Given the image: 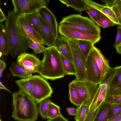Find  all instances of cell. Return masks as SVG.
<instances>
[{
    "mask_svg": "<svg viewBox=\"0 0 121 121\" xmlns=\"http://www.w3.org/2000/svg\"><path fill=\"white\" fill-rule=\"evenodd\" d=\"M114 73L108 88L116 87L121 86V65L114 68Z\"/></svg>",
    "mask_w": 121,
    "mask_h": 121,
    "instance_id": "obj_30",
    "label": "cell"
},
{
    "mask_svg": "<svg viewBox=\"0 0 121 121\" xmlns=\"http://www.w3.org/2000/svg\"><path fill=\"white\" fill-rule=\"evenodd\" d=\"M39 14L44 20L52 32L56 37L58 33V25L56 18L52 12L46 6L39 11Z\"/></svg>",
    "mask_w": 121,
    "mask_h": 121,
    "instance_id": "obj_14",
    "label": "cell"
},
{
    "mask_svg": "<svg viewBox=\"0 0 121 121\" xmlns=\"http://www.w3.org/2000/svg\"><path fill=\"white\" fill-rule=\"evenodd\" d=\"M112 104L109 112L108 120L112 119L121 114V104Z\"/></svg>",
    "mask_w": 121,
    "mask_h": 121,
    "instance_id": "obj_35",
    "label": "cell"
},
{
    "mask_svg": "<svg viewBox=\"0 0 121 121\" xmlns=\"http://www.w3.org/2000/svg\"><path fill=\"white\" fill-rule=\"evenodd\" d=\"M79 47L85 57L86 59L91 50L94 46V43L86 40H79Z\"/></svg>",
    "mask_w": 121,
    "mask_h": 121,
    "instance_id": "obj_25",
    "label": "cell"
},
{
    "mask_svg": "<svg viewBox=\"0 0 121 121\" xmlns=\"http://www.w3.org/2000/svg\"><path fill=\"white\" fill-rule=\"evenodd\" d=\"M121 43V26L117 28V32L116 40L113 47H116L118 46Z\"/></svg>",
    "mask_w": 121,
    "mask_h": 121,
    "instance_id": "obj_40",
    "label": "cell"
},
{
    "mask_svg": "<svg viewBox=\"0 0 121 121\" xmlns=\"http://www.w3.org/2000/svg\"><path fill=\"white\" fill-rule=\"evenodd\" d=\"M49 2L48 0H22L21 15L33 13L46 6Z\"/></svg>",
    "mask_w": 121,
    "mask_h": 121,
    "instance_id": "obj_13",
    "label": "cell"
},
{
    "mask_svg": "<svg viewBox=\"0 0 121 121\" xmlns=\"http://www.w3.org/2000/svg\"><path fill=\"white\" fill-rule=\"evenodd\" d=\"M17 24L23 36L27 35L34 41L43 44L42 38L24 15L16 16Z\"/></svg>",
    "mask_w": 121,
    "mask_h": 121,
    "instance_id": "obj_10",
    "label": "cell"
},
{
    "mask_svg": "<svg viewBox=\"0 0 121 121\" xmlns=\"http://www.w3.org/2000/svg\"><path fill=\"white\" fill-rule=\"evenodd\" d=\"M22 0H12V2L14 7L13 11L16 16L21 15L22 12Z\"/></svg>",
    "mask_w": 121,
    "mask_h": 121,
    "instance_id": "obj_37",
    "label": "cell"
},
{
    "mask_svg": "<svg viewBox=\"0 0 121 121\" xmlns=\"http://www.w3.org/2000/svg\"><path fill=\"white\" fill-rule=\"evenodd\" d=\"M38 73L43 78L52 81L66 75L60 54L54 47L46 48Z\"/></svg>",
    "mask_w": 121,
    "mask_h": 121,
    "instance_id": "obj_2",
    "label": "cell"
},
{
    "mask_svg": "<svg viewBox=\"0 0 121 121\" xmlns=\"http://www.w3.org/2000/svg\"><path fill=\"white\" fill-rule=\"evenodd\" d=\"M3 54L1 52H0V57H1V56H2V55Z\"/></svg>",
    "mask_w": 121,
    "mask_h": 121,
    "instance_id": "obj_48",
    "label": "cell"
},
{
    "mask_svg": "<svg viewBox=\"0 0 121 121\" xmlns=\"http://www.w3.org/2000/svg\"><path fill=\"white\" fill-rule=\"evenodd\" d=\"M52 121H69L62 114Z\"/></svg>",
    "mask_w": 121,
    "mask_h": 121,
    "instance_id": "obj_44",
    "label": "cell"
},
{
    "mask_svg": "<svg viewBox=\"0 0 121 121\" xmlns=\"http://www.w3.org/2000/svg\"><path fill=\"white\" fill-rule=\"evenodd\" d=\"M51 101L49 98H47L39 103L38 107L39 113L43 119H47V114L49 104Z\"/></svg>",
    "mask_w": 121,
    "mask_h": 121,
    "instance_id": "obj_32",
    "label": "cell"
},
{
    "mask_svg": "<svg viewBox=\"0 0 121 121\" xmlns=\"http://www.w3.org/2000/svg\"><path fill=\"white\" fill-rule=\"evenodd\" d=\"M59 1L67 7H71L80 12L86 10L85 3L83 0H60Z\"/></svg>",
    "mask_w": 121,
    "mask_h": 121,
    "instance_id": "obj_22",
    "label": "cell"
},
{
    "mask_svg": "<svg viewBox=\"0 0 121 121\" xmlns=\"http://www.w3.org/2000/svg\"><path fill=\"white\" fill-rule=\"evenodd\" d=\"M5 27L10 44L9 53L13 58L25 52L29 48L18 26L16 16L13 11H8Z\"/></svg>",
    "mask_w": 121,
    "mask_h": 121,
    "instance_id": "obj_3",
    "label": "cell"
},
{
    "mask_svg": "<svg viewBox=\"0 0 121 121\" xmlns=\"http://www.w3.org/2000/svg\"><path fill=\"white\" fill-rule=\"evenodd\" d=\"M88 106L85 101H82L81 104L77 108L74 116L75 121H84L86 115Z\"/></svg>",
    "mask_w": 121,
    "mask_h": 121,
    "instance_id": "obj_29",
    "label": "cell"
},
{
    "mask_svg": "<svg viewBox=\"0 0 121 121\" xmlns=\"http://www.w3.org/2000/svg\"><path fill=\"white\" fill-rule=\"evenodd\" d=\"M10 51L9 42L5 26L0 23V52L5 56L9 55Z\"/></svg>",
    "mask_w": 121,
    "mask_h": 121,
    "instance_id": "obj_17",
    "label": "cell"
},
{
    "mask_svg": "<svg viewBox=\"0 0 121 121\" xmlns=\"http://www.w3.org/2000/svg\"><path fill=\"white\" fill-rule=\"evenodd\" d=\"M13 109L12 117L17 121H36L38 116L37 103L19 91L12 95Z\"/></svg>",
    "mask_w": 121,
    "mask_h": 121,
    "instance_id": "obj_1",
    "label": "cell"
},
{
    "mask_svg": "<svg viewBox=\"0 0 121 121\" xmlns=\"http://www.w3.org/2000/svg\"><path fill=\"white\" fill-rule=\"evenodd\" d=\"M66 37L59 35L56 37L54 47L60 54L73 62L71 48Z\"/></svg>",
    "mask_w": 121,
    "mask_h": 121,
    "instance_id": "obj_15",
    "label": "cell"
},
{
    "mask_svg": "<svg viewBox=\"0 0 121 121\" xmlns=\"http://www.w3.org/2000/svg\"><path fill=\"white\" fill-rule=\"evenodd\" d=\"M9 70L14 77L26 78L33 76L32 73L17 62H13L10 66Z\"/></svg>",
    "mask_w": 121,
    "mask_h": 121,
    "instance_id": "obj_18",
    "label": "cell"
},
{
    "mask_svg": "<svg viewBox=\"0 0 121 121\" xmlns=\"http://www.w3.org/2000/svg\"><path fill=\"white\" fill-rule=\"evenodd\" d=\"M17 62L32 73H39L41 61L34 55L25 52L18 56Z\"/></svg>",
    "mask_w": 121,
    "mask_h": 121,
    "instance_id": "obj_11",
    "label": "cell"
},
{
    "mask_svg": "<svg viewBox=\"0 0 121 121\" xmlns=\"http://www.w3.org/2000/svg\"></svg>",
    "mask_w": 121,
    "mask_h": 121,
    "instance_id": "obj_51",
    "label": "cell"
},
{
    "mask_svg": "<svg viewBox=\"0 0 121 121\" xmlns=\"http://www.w3.org/2000/svg\"><path fill=\"white\" fill-rule=\"evenodd\" d=\"M0 121H2L1 119H0Z\"/></svg>",
    "mask_w": 121,
    "mask_h": 121,
    "instance_id": "obj_50",
    "label": "cell"
},
{
    "mask_svg": "<svg viewBox=\"0 0 121 121\" xmlns=\"http://www.w3.org/2000/svg\"><path fill=\"white\" fill-rule=\"evenodd\" d=\"M98 10L106 16L115 24L119 25L117 18L110 7L101 5L98 9Z\"/></svg>",
    "mask_w": 121,
    "mask_h": 121,
    "instance_id": "obj_28",
    "label": "cell"
},
{
    "mask_svg": "<svg viewBox=\"0 0 121 121\" xmlns=\"http://www.w3.org/2000/svg\"><path fill=\"white\" fill-rule=\"evenodd\" d=\"M69 99L71 103L77 107L82 104V101L77 93L73 88L69 87Z\"/></svg>",
    "mask_w": 121,
    "mask_h": 121,
    "instance_id": "obj_33",
    "label": "cell"
},
{
    "mask_svg": "<svg viewBox=\"0 0 121 121\" xmlns=\"http://www.w3.org/2000/svg\"><path fill=\"white\" fill-rule=\"evenodd\" d=\"M58 31L60 35L70 40H87L96 43L101 38L100 35L94 34L61 26H59Z\"/></svg>",
    "mask_w": 121,
    "mask_h": 121,
    "instance_id": "obj_8",
    "label": "cell"
},
{
    "mask_svg": "<svg viewBox=\"0 0 121 121\" xmlns=\"http://www.w3.org/2000/svg\"><path fill=\"white\" fill-rule=\"evenodd\" d=\"M24 15L28 20L31 25L40 34L42 37L39 18V11L31 13L24 14Z\"/></svg>",
    "mask_w": 121,
    "mask_h": 121,
    "instance_id": "obj_23",
    "label": "cell"
},
{
    "mask_svg": "<svg viewBox=\"0 0 121 121\" xmlns=\"http://www.w3.org/2000/svg\"><path fill=\"white\" fill-rule=\"evenodd\" d=\"M0 89H4L10 93H12L11 91L8 88L5 87L2 84V83L0 81Z\"/></svg>",
    "mask_w": 121,
    "mask_h": 121,
    "instance_id": "obj_47",
    "label": "cell"
},
{
    "mask_svg": "<svg viewBox=\"0 0 121 121\" xmlns=\"http://www.w3.org/2000/svg\"><path fill=\"white\" fill-rule=\"evenodd\" d=\"M69 87L72 88L76 91L82 101H85L88 107L98 87L97 84L86 80L76 79L70 82Z\"/></svg>",
    "mask_w": 121,
    "mask_h": 121,
    "instance_id": "obj_5",
    "label": "cell"
},
{
    "mask_svg": "<svg viewBox=\"0 0 121 121\" xmlns=\"http://www.w3.org/2000/svg\"><path fill=\"white\" fill-rule=\"evenodd\" d=\"M6 63L3 61L0 60V77L2 76L3 72L6 68Z\"/></svg>",
    "mask_w": 121,
    "mask_h": 121,
    "instance_id": "obj_42",
    "label": "cell"
},
{
    "mask_svg": "<svg viewBox=\"0 0 121 121\" xmlns=\"http://www.w3.org/2000/svg\"><path fill=\"white\" fill-rule=\"evenodd\" d=\"M77 108L74 107H68L66 108L69 115L74 116L76 113Z\"/></svg>",
    "mask_w": 121,
    "mask_h": 121,
    "instance_id": "obj_41",
    "label": "cell"
},
{
    "mask_svg": "<svg viewBox=\"0 0 121 121\" xmlns=\"http://www.w3.org/2000/svg\"><path fill=\"white\" fill-rule=\"evenodd\" d=\"M46 121H52V120L50 119H48Z\"/></svg>",
    "mask_w": 121,
    "mask_h": 121,
    "instance_id": "obj_49",
    "label": "cell"
},
{
    "mask_svg": "<svg viewBox=\"0 0 121 121\" xmlns=\"http://www.w3.org/2000/svg\"><path fill=\"white\" fill-rule=\"evenodd\" d=\"M72 54L73 63L76 69L75 79L85 80L84 67L86 58L84 56L79 47L78 41L67 39Z\"/></svg>",
    "mask_w": 121,
    "mask_h": 121,
    "instance_id": "obj_7",
    "label": "cell"
},
{
    "mask_svg": "<svg viewBox=\"0 0 121 121\" xmlns=\"http://www.w3.org/2000/svg\"><path fill=\"white\" fill-rule=\"evenodd\" d=\"M84 72L85 80L97 85L103 82L100 71L90 52L86 59Z\"/></svg>",
    "mask_w": 121,
    "mask_h": 121,
    "instance_id": "obj_9",
    "label": "cell"
},
{
    "mask_svg": "<svg viewBox=\"0 0 121 121\" xmlns=\"http://www.w3.org/2000/svg\"><path fill=\"white\" fill-rule=\"evenodd\" d=\"M60 55L63 68L65 75H73L76 76V71L73 62L61 55L60 54Z\"/></svg>",
    "mask_w": 121,
    "mask_h": 121,
    "instance_id": "obj_24",
    "label": "cell"
},
{
    "mask_svg": "<svg viewBox=\"0 0 121 121\" xmlns=\"http://www.w3.org/2000/svg\"><path fill=\"white\" fill-rule=\"evenodd\" d=\"M24 37L29 48L32 49L35 53L38 54L44 52L46 48L42 44L34 41L27 35Z\"/></svg>",
    "mask_w": 121,
    "mask_h": 121,
    "instance_id": "obj_27",
    "label": "cell"
},
{
    "mask_svg": "<svg viewBox=\"0 0 121 121\" xmlns=\"http://www.w3.org/2000/svg\"><path fill=\"white\" fill-rule=\"evenodd\" d=\"M104 101L111 104H121V95L107 94Z\"/></svg>",
    "mask_w": 121,
    "mask_h": 121,
    "instance_id": "obj_36",
    "label": "cell"
},
{
    "mask_svg": "<svg viewBox=\"0 0 121 121\" xmlns=\"http://www.w3.org/2000/svg\"><path fill=\"white\" fill-rule=\"evenodd\" d=\"M6 19V17L3 13L1 8L0 9V22H2L4 21H5Z\"/></svg>",
    "mask_w": 121,
    "mask_h": 121,
    "instance_id": "obj_43",
    "label": "cell"
},
{
    "mask_svg": "<svg viewBox=\"0 0 121 121\" xmlns=\"http://www.w3.org/2000/svg\"><path fill=\"white\" fill-rule=\"evenodd\" d=\"M32 98L38 103L52 96L53 90L49 83L40 76L33 75Z\"/></svg>",
    "mask_w": 121,
    "mask_h": 121,
    "instance_id": "obj_6",
    "label": "cell"
},
{
    "mask_svg": "<svg viewBox=\"0 0 121 121\" xmlns=\"http://www.w3.org/2000/svg\"><path fill=\"white\" fill-rule=\"evenodd\" d=\"M90 53L100 69L103 81L110 72L112 68L110 66L108 60L99 49L94 46Z\"/></svg>",
    "mask_w": 121,
    "mask_h": 121,
    "instance_id": "obj_12",
    "label": "cell"
},
{
    "mask_svg": "<svg viewBox=\"0 0 121 121\" xmlns=\"http://www.w3.org/2000/svg\"><path fill=\"white\" fill-rule=\"evenodd\" d=\"M107 121H121V114Z\"/></svg>",
    "mask_w": 121,
    "mask_h": 121,
    "instance_id": "obj_45",
    "label": "cell"
},
{
    "mask_svg": "<svg viewBox=\"0 0 121 121\" xmlns=\"http://www.w3.org/2000/svg\"><path fill=\"white\" fill-rule=\"evenodd\" d=\"M59 24V26L100 35L101 30L99 26L90 18L80 14H73L63 17Z\"/></svg>",
    "mask_w": 121,
    "mask_h": 121,
    "instance_id": "obj_4",
    "label": "cell"
},
{
    "mask_svg": "<svg viewBox=\"0 0 121 121\" xmlns=\"http://www.w3.org/2000/svg\"><path fill=\"white\" fill-rule=\"evenodd\" d=\"M112 104L104 101L97 108L92 121H107Z\"/></svg>",
    "mask_w": 121,
    "mask_h": 121,
    "instance_id": "obj_19",
    "label": "cell"
},
{
    "mask_svg": "<svg viewBox=\"0 0 121 121\" xmlns=\"http://www.w3.org/2000/svg\"><path fill=\"white\" fill-rule=\"evenodd\" d=\"M15 82L19 87V91L32 98L33 86L31 77L16 80Z\"/></svg>",
    "mask_w": 121,
    "mask_h": 121,
    "instance_id": "obj_20",
    "label": "cell"
},
{
    "mask_svg": "<svg viewBox=\"0 0 121 121\" xmlns=\"http://www.w3.org/2000/svg\"><path fill=\"white\" fill-rule=\"evenodd\" d=\"M115 48L117 52L121 55V43L118 46Z\"/></svg>",
    "mask_w": 121,
    "mask_h": 121,
    "instance_id": "obj_46",
    "label": "cell"
},
{
    "mask_svg": "<svg viewBox=\"0 0 121 121\" xmlns=\"http://www.w3.org/2000/svg\"><path fill=\"white\" fill-rule=\"evenodd\" d=\"M104 5L110 7L118 20L119 25L121 26V0H104Z\"/></svg>",
    "mask_w": 121,
    "mask_h": 121,
    "instance_id": "obj_21",
    "label": "cell"
},
{
    "mask_svg": "<svg viewBox=\"0 0 121 121\" xmlns=\"http://www.w3.org/2000/svg\"><path fill=\"white\" fill-rule=\"evenodd\" d=\"M96 23L98 26L103 28L113 26L115 25L110 19L102 13L100 19Z\"/></svg>",
    "mask_w": 121,
    "mask_h": 121,
    "instance_id": "obj_34",
    "label": "cell"
},
{
    "mask_svg": "<svg viewBox=\"0 0 121 121\" xmlns=\"http://www.w3.org/2000/svg\"><path fill=\"white\" fill-rule=\"evenodd\" d=\"M107 94L121 95V86L113 88H108Z\"/></svg>",
    "mask_w": 121,
    "mask_h": 121,
    "instance_id": "obj_38",
    "label": "cell"
},
{
    "mask_svg": "<svg viewBox=\"0 0 121 121\" xmlns=\"http://www.w3.org/2000/svg\"><path fill=\"white\" fill-rule=\"evenodd\" d=\"M61 114L60 107L51 101L49 104L47 119L53 120Z\"/></svg>",
    "mask_w": 121,
    "mask_h": 121,
    "instance_id": "obj_26",
    "label": "cell"
},
{
    "mask_svg": "<svg viewBox=\"0 0 121 121\" xmlns=\"http://www.w3.org/2000/svg\"><path fill=\"white\" fill-rule=\"evenodd\" d=\"M108 88H107L101 94L98 99L96 103V109L98 108L105 101L107 94V91Z\"/></svg>",
    "mask_w": 121,
    "mask_h": 121,
    "instance_id": "obj_39",
    "label": "cell"
},
{
    "mask_svg": "<svg viewBox=\"0 0 121 121\" xmlns=\"http://www.w3.org/2000/svg\"><path fill=\"white\" fill-rule=\"evenodd\" d=\"M39 18L43 41V44L46 45L48 47L53 46L56 37L39 15Z\"/></svg>",
    "mask_w": 121,
    "mask_h": 121,
    "instance_id": "obj_16",
    "label": "cell"
},
{
    "mask_svg": "<svg viewBox=\"0 0 121 121\" xmlns=\"http://www.w3.org/2000/svg\"><path fill=\"white\" fill-rule=\"evenodd\" d=\"M85 3L86 10L92 20L96 23L100 19L102 13L88 4Z\"/></svg>",
    "mask_w": 121,
    "mask_h": 121,
    "instance_id": "obj_31",
    "label": "cell"
}]
</instances>
